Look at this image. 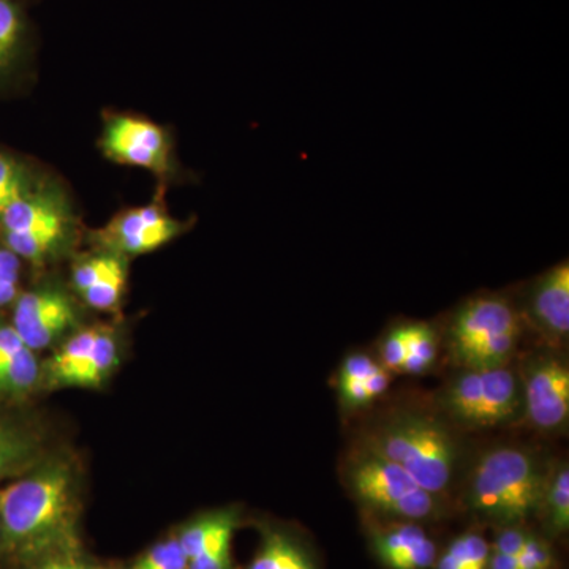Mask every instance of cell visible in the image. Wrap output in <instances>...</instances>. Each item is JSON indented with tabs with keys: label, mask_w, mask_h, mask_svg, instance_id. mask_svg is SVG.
I'll list each match as a JSON object with an SVG mask.
<instances>
[{
	"label": "cell",
	"mask_w": 569,
	"mask_h": 569,
	"mask_svg": "<svg viewBox=\"0 0 569 569\" xmlns=\"http://www.w3.org/2000/svg\"><path fill=\"white\" fill-rule=\"evenodd\" d=\"M0 563H2V520H0Z\"/></svg>",
	"instance_id": "31"
},
{
	"label": "cell",
	"mask_w": 569,
	"mask_h": 569,
	"mask_svg": "<svg viewBox=\"0 0 569 569\" xmlns=\"http://www.w3.org/2000/svg\"><path fill=\"white\" fill-rule=\"evenodd\" d=\"M539 516H542L546 531L550 537H561L567 533L569 529V468L567 462H560L556 468H550Z\"/></svg>",
	"instance_id": "22"
},
{
	"label": "cell",
	"mask_w": 569,
	"mask_h": 569,
	"mask_svg": "<svg viewBox=\"0 0 569 569\" xmlns=\"http://www.w3.org/2000/svg\"><path fill=\"white\" fill-rule=\"evenodd\" d=\"M81 479L66 456H44L0 489L2 563L24 567L48 553L81 550Z\"/></svg>",
	"instance_id": "1"
},
{
	"label": "cell",
	"mask_w": 569,
	"mask_h": 569,
	"mask_svg": "<svg viewBox=\"0 0 569 569\" xmlns=\"http://www.w3.org/2000/svg\"><path fill=\"white\" fill-rule=\"evenodd\" d=\"M518 302L503 293H479L452 312L447 342L462 369L509 365L523 331Z\"/></svg>",
	"instance_id": "4"
},
{
	"label": "cell",
	"mask_w": 569,
	"mask_h": 569,
	"mask_svg": "<svg viewBox=\"0 0 569 569\" xmlns=\"http://www.w3.org/2000/svg\"><path fill=\"white\" fill-rule=\"evenodd\" d=\"M187 228L189 224L168 213L163 198L159 197L149 204L116 213L110 222L93 233V242L100 250L122 258L140 257L170 244Z\"/></svg>",
	"instance_id": "10"
},
{
	"label": "cell",
	"mask_w": 569,
	"mask_h": 569,
	"mask_svg": "<svg viewBox=\"0 0 569 569\" xmlns=\"http://www.w3.org/2000/svg\"><path fill=\"white\" fill-rule=\"evenodd\" d=\"M127 260L119 261L103 279L81 296L82 301L100 312H116L122 305L127 290Z\"/></svg>",
	"instance_id": "24"
},
{
	"label": "cell",
	"mask_w": 569,
	"mask_h": 569,
	"mask_svg": "<svg viewBox=\"0 0 569 569\" xmlns=\"http://www.w3.org/2000/svg\"><path fill=\"white\" fill-rule=\"evenodd\" d=\"M392 373L376 356L358 351L346 356L337 370L336 388L347 413H358L381 399L391 387Z\"/></svg>",
	"instance_id": "15"
},
{
	"label": "cell",
	"mask_w": 569,
	"mask_h": 569,
	"mask_svg": "<svg viewBox=\"0 0 569 569\" xmlns=\"http://www.w3.org/2000/svg\"><path fill=\"white\" fill-rule=\"evenodd\" d=\"M40 388L41 362L31 348L0 359V407L20 406Z\"/></svg>",
	"instance_id": "20"
},
{
	"label": "cell",
	"mask_w": 569,
	"mask_h": 569,
	"mask_svg": "<svg viewBox=\"0 0 569 569\" xmlns=\"http://www.w3.org/2000/svg\"><path fill=\"white\" fill-rule=\"evenodd\" d=\"M32 176L13 153L0 151V216L22 194L31 192Z\"/></svg>",
	"instance_id": "25"
},
{
	"label": "cell",
	"mask_w": 569,
	"mask_h": 569,
	"mask_svg": "<svg viewBox=\"0 0 569 569\" xmlns=\"http://www.w3.org/2000/svg\"><path fill=\"white\" fill-rule=\"evenodd\" d=\"M550 468L518 445L490 448L468 473L466 505L497 527L526 526L539 515Z\"/></svg>",
	"instance_id": "3"
},
{
	"label": "cell",
	"mask_w": 569,
	"mask_h": 569,
	"mask_svg": "<svg viewBox=\"0 0 569 569\" xmlns=\"http://www.w3.org/2000/svg\"><path fill=\"white\" fill-rule=\"evenodd\" d=\"M519 306V305H518ZM520 316L549 342H567L569 336V266H552L538 276L523 296Z\"/></svg>",
	"instance_id": "13"
},
{
	"label": "cell",
	"mask_w": 569,
	"mask_h": 569,
	"mask_svg": "<svg viewBox=\"0 0 569 569\" xmlns=\"http://www.w3.org/2000/svg\"><path fill=\"white\" fill-rule=\"evenodd\" d=\"M121 355L118 335L108 326H89L71 332L41 362V387L102 388L118 370Z\"/></svg>",
	"instance_id": "7"
},
{
	"label": "cell",
	"mask_w": 569,
	"mask_h": 569,
	"mask_svg": "<svg viewBox=\"0 0 569 569\" xmlns=\"http://www.w3.org/2000/svg\"><path fill=\"white\" fill-rule=\"evenodd\" d=\"M358 447L391 460L430 493L447 498L455 488L462 445L447 419L400 408L378 418L362 432Z\"/></svg>",
	"instance_id": "2"
},
{
	"label": "cell",
	"mask_w": 569,
	"mask_h": 569,
	"mask_svg": "<svg viewBox=\"0 0 569 569\" xmlns=\"http://www.w3.org/2000/svg\"><path fill=\"white\" fill-rule=\"evenodd\" d=\"M490 545L479 531H467L449 542L432 569H489Z\"/></svg>",
	"instance_id": "23"
},
{
	"label": "cell",
	"mask_w": 569,
	"mask_h": 569,
	"mask_svg": "<svg viewBox=\"0 0 569 569\" xmlns=\"http://www.w3.org/2000/svg\"><path fill=\"white\" fill-rule=\"evenodd\" d=\"M10 325L32 351L47 350L66 340L77 325V309L58 287L21 291L11 306Z\"/></svg>",
	"instance_id": "11"
},
{
	"label": "cell",
	"mask_w": 569,
	"mask_h": 569,
	"mask_svg": "<svg viewBox=\"0 0 569 569\" xmlns=\"http://www.w3.org/2000/svg\"><path fill=\"white\" fill-rule=\"evenodd\" d=\"M29 51V24L13 0H0V92L13 81Z\"/></svg>",
	"instance_id": "19"
},
{
	"label": "cell",
	"mask_w": 569,
	"mask_h": 569,
	"mask_svg": "<svg viewBox=\"0 0 569 569\" xmlns=\"http://www.w3.org/2000/svg\"><path fill=\"white\" fill-rule=\"evenodd\" d=\"M346 482L351 496L373 515L406 522H432L445 515V498L419 486L402 467L356 447L348 456Z\"/></svg>",
	"instance_id": "5"
},
{
	"label": "cell",
	"mask_w": 569,
	"mask_h": 569,
	"mask_svg": "<svg viewBox=\"0 0 569 569\" xmlns=\"http://www.w3.org/2000/svg\"><path fill=\"white\" fill-rule=\"evenodd\" d=\"M239 523L241 509L238 507L212 509L183 523L174 537L187 560L200 559L211 553L231 552Z\"/></svg>",
	"instance_id": "17"
},
{
	"label": "cell",
	"mask_w": 569,
	"mask_h": 569,
	"mask_svg": "<svg viewBox=\"0 0 569 569\" xmlns=\"http://www.w3.org/2000/svg\"><path fill=\"white\" fill-rule=\"evenodd\" d=\"M44 456L40 427L11 408L0 407V482L26 473Z\"/></svg>",
	"instance_id": "16"
},
{
	"label": "cell",
	"mask_w": 569,
	"mask_h": 569,
	"mask_svg": "<svg viewBox=\"0 0 569 569\" xmlns=\"http://www.w3.org/2000/svg\"><path fill=\"white\" fill-rule=\"evenodd\" d=\"M531 535L533 533L523 529V526L501 527L497 531L490 549H492V552L505 553V556H518Z\"/></svg>",
	"instance_id": "30"
},
{
	"label": "cell",
	"mask_w": 569,
	"mask_h": 569,
	"mask_svg": "<svg viewBox=\"0 0 569 569\" xmlns=\"http://www.w3.org/2000/svg\"><path fill=\"white\" fill-rule=\"evenodd\" d=\"M403 365L400 373L421 376L436 365L441 336L436 325L427 321H402Z\"/></svg>",
	"instance_id": "21"
},
{
	"label": "cell",
	"mask_w": 569,
	"mask_h": 569,
	"mask_svg": "<svg viewBox=\"0 0 569 569\" xmlns=\"http://www.w3.org/2000/svg\"><path fill=\"white\" fill-rule=\"evenodd\" d=\"M448 421L463 429L509 425L522 413L519 372L509 365L462 369L438 397Z\"/></svg>",
	"instance_id": "6"
},
{
	"label": "cell",
	"mask_w": 569,
	"mask_h": 569,
	"mask_svg": "<svg viewBox=\"0 0 569 569\" xmlns=\"http://www.w3.org/2000/svg\"><path fill=\"white\" fill-rule=\"evenodd\" d=\"M22 261L0 242V310L13 306L20 290Z\"/></svg>",
	"instance_id": "27"
},
{
	"label": "cell",
	"mask_w": 569,
	"mask_h": 569,
	"mask_svg": "<svg viewBox=\"0 0 569 569\" xmlns=\"http://www.w3.org/2000/svg\"><path fill=\"white\" fill-rule=\"evenodd\" d=\"M67 228V212L58 198L32 189L0 216V242L21 261L41 264L61 249Z\"/></svg>",
	"instance_id": "8"
},
{
	"label": "cell",
	"mask_w": 569,
	"mask_h": 569,
	"mask_svg": "<svg viewBox=\"0 0 569 569\" xmlns=\"http://www.w3.org/2000/svg\"><path fill=\"white\" fill-rule=\"evenodd\" d=\"M187 567H189V560L178 538L170 537L156 542L121 569H187Z\"/></svg>",
	"instance_id": "26"
},
{
	"label": "cell",
	"mask_w": 569,
	"mask_h": 569,
	"mask_svg": "<svg viewBox=\"0 0 569 569\" xmlns=\"http://www.w3.org/2000/svg\"><path fill=\"white\" fill-rule=\"evenodd\" d=\"M247 569H321L305 539L284 527L266 523L260 545Z\"/></svg>",
	"instance_id": "18"
},
{
	"label": "cell",
	"mask_w": 569,
	"mask_h": 569,
	"mask_svg": "<svg viewBox=\"0 0 569 569\" xmlns=\"http://www.w3.org/2000/svg\"><path fill=\"white\" fill-rule=\"evenodd\" d=\"M522 413L538 432L561 433L569 422V367L552 350L531 356L519 372Z\"/></svg>",
	"instance_id": "9"
},
{
	"label": "cell",
	"mask_w": 569,
	"mask_h": 569,
	"mask_svg": "<svg viewBox=\"0 0 569 569\" xmlns=\"http://www.w3.org/2000/svg\"><path fill=\"white\" fill-rule=\"evenodd\" d=\"M21 569H102L84 559L82 550H66V552L48 553L39 559L29 561Z\"/></svg>",
	"instance_id": "29"
},
{
	"label": "cell",
	"mask_w": 569,
	"mask_h": 569,
	"mask_svg": "<svg viewBox=\"0 0 569 569\" xmlns=\"http://www.w3.org/2000/svg\"><path fill=\"white\" fill-rule=\"evenodd\" d=\"M370 546L387 569H432L438 557L436 541L421 523L406 520L372 527Z\"/></svg>",
	"instance_id": "14"
},
{
	"label": "cell",
	"mask_w": 569,
	"mask_h": 569,
	"mask_svg": "<svg viewBox=\"0 0 569 569\" xmlns=\"http://www.w3.org/2000/svg\"><path fill=\"white\" fill-rule=\"evenodd\" d=\"M515 557L519 569H552L556 565V557L548 542L535 535H531L527 545Z\"/></svg>",
	"instance_id": "28"
},
{
	"label": "cell",
	"mask_w": 569,
	"mask_h": 569,
	"mask_svg": "<svg viewBox=\"0 0 569 569\" xmlns=\"http://www.w3.org/2000/svg\"><path fill=\"white\" fill-rule=\"evenodd\" d=\"M107 159L127 167L164 176L171 168V146L167 130L159 123L132 114L108 118L100 137Z\"/></svg>",
	"instance_id": "12"
}]
</instances>
